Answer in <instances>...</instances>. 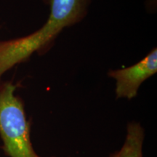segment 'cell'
<instances>
[{"instance_id": "obj_1", "label": "cell", "mask_w": 157, "mask_h": 157, "mask_svg": "<svg viewBox=\"0 0 157 157\" xmlns=\"http://www.w3.org/2000/svg\"><path fill=\"white\" fill-rule=\"evenodd\" d=\"M50 16L40 29L24 37L0 41V81L7 71L48 46L65 27L81 21L90 0H50Z\"/></svg>"}, {"instance_id": "obj_3", "label": "cell", "mask_w": 157, "mask_h": 157, "mask_svg": "<svg viewBox=\"0 0 157 157\" xmlns=\"http://www.w3.org/2000/svg\"><path fill=\"white\" fill-rule=\"evenodd\" d=\"M156 71L157 51L155 48L134 66L123 69L111 71L109 72V76L117 82V98L131 100L137 96L141 84Z\"/></svg>"}, {"instance_id": "obj_4", "label": "cell", "mask_w": 157, "mask_h": 157, "mask_svg": "<svg viewBox=\"0 0 157 157\" xmlns=\"http://www.w3.org/2000/svg\"><path fill=\"white\" fill-rule=\"evenodd\" d=\"M144 140L145 130L140 124L136 121L129 122L122 146L109 157H143Z\"/></svg>"}, {"instance_id": "obj_2", "label": "cell", "mask_w": 157, "mask_h": 157, "mask_svg": "<svg viewBox=\"0 0 157 157\" xmlns=\"http://www.w3.org/2000/svg\"><path fill=\"white\" fill-rule=\"evenodd\" d=\"M10 82L0 81V137L7 157H43L37 154L31 139V122L22 100Z\"/></svg>"}]
</instances>
